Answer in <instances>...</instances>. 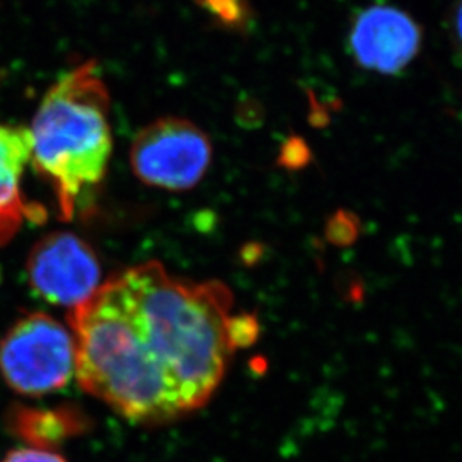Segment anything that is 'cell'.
I'll use <instances>...</instances> for the list:
<instances>
[{
    "mask_svg": "<svg viewBox=\"0 0 462 462\" xmlns=\"http://www.w3.org/2000/svg\"><path fill=\"white\" fill-rule=\"evenodd\" d=\"M69 328L81 389L140 423L203 407L258 329L253 317L233 314L226 285L179 280L156 262L101 284L72 310Z\"/></svg>",
    "mask_w": 462,
    "mask_h": 462,
    "instance_id": "cell-1",
    "label": "cell"
},
{
    "mask_svg": "<svg viewBox=\"0 0 462 462\" xmlns=\"http://www.w3.org/2000/svg\"><path fill=\"white\" fill-rule=\"evenodd\" d=\"M110 95L94 62L54 83L32 125L31 161L53 188L63 219L107 173L113 151Z\"/></svg>",
    "mask_w": 462,
    "mask_h": 462,
    "instance_id": "cell-2",
    "label": "cell"
},
{
    "mask_svg": "<svg viewBox=\"0 0 462 462\" xmlns=\"http://www.w3.org/2000/svg\"><path fill=\"white\" fill-rule=\"evenodd\" d=\"M77 346L71 329L44 312L18 319L0 341V374L20 395H49L76 375Z\"/></svg>",
    "mask_w": 462,
    "mask_h": 462,
    "instance_id": "cell-3",
    "label": "cell"
},
{
    "mask_svg": "<svg viewBox=\"0 0 462 462\" xmlns=\"http://www.w3.org/2000/svg\"><path fill=\"white\" fill-rule=\"evenodd\" d=\"M212 161L209 137L180 117H162L137 134L131 147L133 171L143 183L185 191L200 182Z\"/></svg>",
    "mask_w": 462,
    "mask_h": 462,
    "instance_id": "cell-4",
    "label": "cell"
},
{
    "mask_svg": "<svg viewBox=\"0 0 462 462\" xmlns=\"http://www.w3.org/2000/svg\"><path fill=\"white\" fill-rule=\"evenodd\" d=\"M32 290L47 302L71 310L101 287V264L79 236L56 231L36 242L26 263Z\"/></svg>",
    "mask_w": 462,
    "mask_h": 462,
    "instance_id": "cell-5",
    "label": "cell"
},
{
    "mask_svg": "<svg viewBox=\"0 0 462 462\" xmlns=\"http://www.w3.org/2000/svg\"><path fill=\"white\" fill-rule=\"evenodd\" d=\"M422 40V29L411 15L391 5H374L355 18L350 50L365 69L396 74L418 56Z\"/></svg>",
    "mask_w": 462,
    "mask_h": 462,
    "instance_id": "cell-6",
    "label": "cell"
},
{
    "mask_svg": "<svg viewBox=\"0 0 462 462\" xmlns=\"http://www.w3.org/2000/svg\"><path fill=\"white\" fill-rule=\"evenodd\" d=\"M31 153L29 129L0 124V245L13 239L23 219L31 217V209H35L27 208L20 189Z\"/></svg>",
    "mask_w": 462,
    "mask_h": 462,
    "instance_id": "cell-7",
    "label": "cell"
},
{
    "mask_svg": "<svg viewBox=\"0 0 462 462\" xmlns=\"http://www.w3.org/2000/svg\"><path fill=\"white\" fill-rule=\"evenodd\" d=\"M5 425L18 440L36 449H53L85 431L86 419L72 407L36 409L14 404L5 414Z\"/></svg>",
    "mask_w": 462,
    "mask_h": 462,
    "instance_id": "cell-8",
    "label": "cell"
},
{
    "mask_svg": "<svg viewBox=\"0 0 462 462\" xmlns=\"http://www.w3.org/2000/svg\"><path fill=\"white\" fill-rule=\"evenodd\" d=\"M219 22L227 26L240 27L246 22V5L244 0H201Z\"/></svg>",
    "mask_w": 462,
    "mask_h": 462,
    "instance_id": "cell-9",
    "label": "cell"
},
{
    "mask_svg": "<svg viewBox=\"0 0 462 462\" xmlns=\"http://www.w3.org/2000/svg\"><path fill=\"white\" fill-rule=\"evenodd\" d=\"M2 462H67L63 457L51 450L23 448L11 450Z\"/></svg>",
    "mask_w": 462,
    "mask_h": 462,
    "instance_id": "cell-10",
    "label": "cell"
},
{
    "mask_svg": "<svg viewBox=\"0 0 462 462\" xmlns=\"http://www.w3.org/2000/svg\"><path fill=\"white\" fill-rule=\"evenodd\" d=\"M329 231L335 242L348 244L351 240L356 239L359 227H357V221L355 218H351L350 215L339 212L335 221H332V224H330Z\"/></svg>",
    "mask_w": 462,
    "mask_h": 462,
    "instance_id": "cell-11",
    "label": "cell"
},
{
    "mask_svg": "<svg viewBox=\"0 0 462 462\" xmlns=\"http://www.w3.org/2000/svg\"><path fill=\"white\" fill-rule=\"evenodd\" d=\"M455 27H457V33H458L462 44V2L457 9V14H455Z\"/></svg>",
    "mask_w": 462,
    "mask_h": 462,
    "instance_id": "cell-12",
    "label": "cell"
},
{
    "mask_svg": "<svg viewBox=\"0 0 462 462\" xmlns=\"http://www.w3.org/2000/svg\"><path fill=\"white\" fill-rule=\"evenodd\" d=\"M0 280H2V272H0Z\"/></svg>",
    "mask_w": 462,
    "mask_h": 462,
    "instance_id": "cell-13",
    "label": "cell"
}]
</instances>
